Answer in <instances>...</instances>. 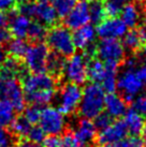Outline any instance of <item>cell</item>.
Masks as SVG:
<instances>
[{"label": "cell", "mask_w": 146, "mask_h": 147, "mask_svg": "<svg viewBox=\"0 0 146 147\" xmlns=\"http://www.w3.org/2000/svg\"><path fill=\"white\" fill-rule=\"evenodd\" d=\"M56 78L46 72L23 76L22 87L26 100L34 105H47L56 96Z\"/></svg>", "instance_id": "6da1fadb"}, {"label": "cell", "mask_w": 146, "mask_h": 147, "mask_svg": "<svg viewBox=\"0 0 146 147\" xmlns=\"http://www.w3.org/2000/svg\"><path fill=\"white\" fill-rule=\"evenodd\" d=\"M105 91L100 85L90 83L82 90L81 102L78 105V112L83 118L93 119L104 110Z\"/></svg>", "instance_id": "7a4b0ae2"}, {"label": "cell", "mask_w": 146, "mask_h": 147, "mask_svg": "<svg viewBox=\"0 0 146 147\" xmlns=\"http://www.w3.org/2000/svg\"><path fill=\"white\" fill-rule=\"evenodd\" d=\"M135 59H129L126 61L125 68L117 76V89L122 96L128 101H132L144 89V83L135 70Z\"/></svg>", "instance_id": "3957f363"}, {"label": "cell", "mask_w": 146, "mask_h": 147, "mask_svg": "<svg viewBox=\"0 0 146 147\" xmlns=\"http://www.w3.org/2000/svg\"><path fill=\"white\" fill-rule=\"evenodd\" d=\"M46 42L54 53L61 57H69L75 52L73 34L66 26H55L46 34Z\"/></svg>", "instance_id": "277c9868"}, {"label": "cell", "mask_w": 146, "mask_h": 147, "mask_svg": "<svg viewBox=\"0 0 146 147\" xmlns=\"http://www.w3.org/2000/svg\"><path fill=\"white\" fill-rule=\"evenodd\" d=\"M87 55L72 54L64 63L61 73L69 83L82 85L87 80Z\"/></svg>", "instance_id": "5b68a950"}, {"label": "cell", "mask_w": 146, "mask_h": 147, "mask_svg": "<svg viewBox=\"0 0 146 147\" xmlns=\"http://www.w3.org/2000/svg\"><path fill=\"white\" fill-rule=\"evenodd\" d=\"M0 99L8 101L17 112L24 110L27 101L23 87L15 78H0Z\"/></svg>", "instance_id": "8992f818"}, {"label": "cell", "mask_w": 146, "mask_h": 147, "mask_svg": "<svg viewBox=\"0 0 146 147\" xmlns=\"http://www.w3.org/2000/svg\"><path fill=\"white\" fill-rule=\"evenodd\" d=\"M49 47L42 42H34L28 46L24 58L26 68L32 73H41L46 71L49 57Z\"/></svg>", "instance_id": "52a82bcc"}, {"label": "cell", "mask_w": 146, "mask_h": 147, "mask_svg": "<svg viewBox=\"0 0 146 147\" xmlns=\"http://www.w3.org/2000/svg\"><path fill=\"white\" fill-rule=\"evenodd\" d=\"M39 123L45 134L49 135H59L64 133L67 125L65 114L53 106H45L41 109Z\"/></svg>", "instance_id": "ba28073f"}, {"label": "cell", "mask_w": 146, "mask_h": 147, "mask_svg": "<svg viewBox=\"0 0 146 147\" xmlns=\"http://www.w3.org/2000/svg\"><path fill=\"white\" fill-rule=\"evenodd\" d=\"M96 53L102 61L119 63L124 60L126 51L124 44L117 39H102L96 46Z\"/></svg>", "instance_id": "9c48e42d"}, {"label": "cell", "mask_w": 146, "mask_h": 147, "mask_svg": "<svg viewBox=\"0 0 146 147\" xmlns=\"http://www.w3.org/2000/svg\"><path fill=\"white\" fill-rule=\"evenodd\" d=\"M82 98L80 85L68 83L61 88L58 97V110L65 115L72 114L78 109Z\"/></svg>", "instance_id": "30bf717a"}, {"label": "cell", "mask_w": 146, "mask_h": 147, "mask_svg": "<svg viewBox=\"0 0 146 147\" xmlns=\"http://www.w3.org/2000/svg\"><path fill=\"white\" fill-rule=\"evenodd\" d=\"M127 27L119 17H109L104 18L99 23L96 28L97 36L101 39H119L127 32Z\"/></svg>", "instance_id": "8fae6325"}, {"label": "cell", "mask_w": 146, "mask_h": 147, "mask_svg": "<svg viewBox=\"0 0 146 147\" xmlns=\"http://www.w3.org/2000/svg\"><path fill=\"white\" fill-rule=\"evenodd\" d=\"M89 3L86 0L78 1L65 16V25L69 29H77L89 24Z\"/></svg>", "instance_id": "7c38bea8"}, {"label": "cell", "mask_w": 146, "mask_h": 147, "mask_svg": "<svg viewBox=\"0 0 146 147\" xmlns=\"http://www.w3.org/2000/svg\"><path fill=\"white\" fill-rule=\"evenodd\" d=\"M128 130L124 120H116L110 125L107 128L100 131L98 134V143L100 145H107L119 142L126 138Z\"/></svg>", "instance_id": "4fadbf2b"}, {"label": "cell", "mask_w": 146, "mask_h": 147, "mask_svg": "<svg viewBox=\"0 0 146 147\" xmlns=\"http://www.w3.org/2000/svg\"><path fill=\"white\" fill-rule=\"evenodd\" d=\"M97 37V31L93 25L87 24L75 29L73 33V41L75 49L82 51H89L93 47V44Z\"/></svg>", "instance_id": "5bb4252c"}, {"label": "cell", "mask_w": 146, "mask_h": 147, "mask_svg": "<svg viewBox=\"0 0 146 147\" xmlns=\"http://www.w3.org/2000/svg\"><path fill=\"white\" fill-rule=\"evenodd\" d=\"M97 130L98 129L91 119L82 118L76 123L73 133L84 146L87 147L97 138Z\"/></svg>", "instance_id": "9a60e30c"}, {"label": "cell", "mask_w": 146, "mask_h": 147, "mask_svg": "<svg viewBox=\"0 0 146 147\" xmlns=\"http://www.w3.org/2000/svg\"><path fill=\"white\" fill-rule=\"evenodd\" d=\"M104 110L105 113L109 114L112 118H120L126 114L127 112V100L122 94H117L115 92L109 94L105 96L104 101Z\"/></svg>", "instance_id": "2e32d148"}, {"label": "cell", "mask_w": 146, "mask_h": 147, "mask_svg": "<svg viewBox=\"0 0 146 147\" xmlns=\"http://www.w3.org/2000/svg\"><path fill=\"white\" fill-rule=\"evenodd\" d=\"M31 24L30 18L23 14H14L9 20V31L17 39H25L28 34L29 26Z\"/></svg>", "instance_id": "e0dca14e"}, {"label": "cell", "mask_w": 146, "mask_h": 147, "mask_svg": "<svg viewBox=\"0 0 146 147\" xmlns=\"http://www.w3.org/2000/svg\"><path fill=\"white\" fill-rule=\"evenodd\" d=\"M34 17L45 26H53V25L56 24L59 16H58L54 5H52L51 3L41 2L40 1L36 5Z\"/></svg>", "instance_id": "ac0fdd59"}, {"label": "cell", "mask_w": 146, "mask_h": 147, "mask_svg": "<svg viewBox=\"0 0 146 147\" xmlns=\"http://www.w3.org/2000/svg\"><path fill=\"white\" fill-rule=\"evenodd\" d=\"M124 123L126 125L128 132L132 135H138L142 133L143 129L145 127V118L144 116L138 113L135 110H127L126 114L124 115Z\"/></svg>", "instance_id": "d6986e66"}, {"label": "cell", "mask_w": 146, "mask_h": 147, "mask_svg": "<svg viewBox=\"0 0 146 147\" xmlns=\"http://www.w3.org/2000/svg\"><path fill=\"white\" fill-rule=\"evenodd\" d=\"M105 75L101 82V87L105 92L112 94L117 89L118 63L105 62Z\"/></svg>", "instance_id": "ffe728a7"}, {"label": "cell", "mask_w": 146, "mask_h": 147, "mask_svg": "<svg viewBox=\"0 0 146 147\" xmlns=\"http://www.w3.org/2000/svg\"><path fill=\"white\" fill-rule=\"evenodd\" d=\"M120 20L129 28H135L141 22V11L137 4L128 3L120 11Z\"/></svg>", "instance_id": "44dd1931"}, {"label": "cell", "mask_w": 146, "mask_h": 147, "mask_svg": "<svg viewBox=\"0 0 146 147\" xmlns=\"http://www.w3.org/2000/svg\"><path fill=\"white\" fill-rule=\"evenodd\" d=\"M24 67L20 65L18 59L13 57L7 58L3 65L0 67V78H16L20 75L24 76Z\"/></svg>", "instance_id": "7402d4cb"}, {"label": "cell", "mask_w": 146, "mask_h": 147, "mask_svg": "<svg viewBox=\"0 0 146 147\" xmlns=\"http://www.w3.org/2000/svg\"><path fill=\"white\" fill-rule=\"evenodd\" d=\"M105 62L101 59H90L87 65V78L93 83H101L105 75Z\"/></svg>", "instance_id": "603a6c76"}, {"label": "cell", "mask_w": 146, "mask_h": 147, "mask_svg": "<svg viewBox=\"0 0 146 147\" xmlns=\"http://www.w3.org/2000/svg\"><path fill=\"white\" fill-rule=\"evenodd\" d=\"M15 118V110L8 101L0 99V128L11 126Z\"/></svg>", "instance_id": "cb8c5ba5"}, {"label": "cell", "mask_w": 146, "mask_h": 147, "mask_svg": "<svg viewBox=\"0 0 146 147\" xmlns=\"http://www.w3.org/2000/svg\"><path fill=\"white\" fill-rule=\"evenodd\" d=\"M122 38H124L122 44L125 46V49H128L130 51H138L144 42V39L140 30H135V29L127 31Z\"/></svg>", "instance_id": "d4e9b609"}, {"label": "cell", "mask_w": 146, "mask_h": 147, "mask_svg": "<svg viewBox=\"0 0 146 147\" xmlns=\"http://www.w3.org/2000/svg\"><path fill=\"white\" fill-rule=\"evenodd\" d=\"M27 49H28V44L26 43L24 39L15 38L14 40H12L9 43L8 53L11 55V57L20 59V58H23L25 56Z\"/></svg>", "instance_id": "484cf974"}, {"label": "cell", "mask_w": 146, "mask_h": 147, "mask_svg": "<svg viewBox=\"0 0 146 147\" xmlns=\"http://www.w3.org/2000/svg\"><path fill=\"white\" fill-rule=\"evenodd\" d=\"M31 127H32V125L29 123L24 116H20L17 118H14L13 123H11L12 132L17 136H20V138L27 136Z\"/></svg>", "instance_id": "4316f807"}, {"label": "cell", "mask_w": 146, "mask_h": 147, "mask_svg": "<svg viewBox=\"0 0 146 147\" xmlns=\"http://www.w3.org/2000/svg\"><path fill=\"white\" fill-rule=\"evenodd\" d=\"M46 28L45 25L40 23L39 21L31 22V24L29 26L28 34L27 37L33 42H41L44 38H46Z\"/></svg>", "instance_id": "83f0119b"}, {"label": "cell", "mask_w": 146, "mask_h": 147, "mask_svg": "<svg viewBox=\"0 0 146 147\" xmlns=\"http://www.w3.org/2000/svg\"><path fill=\"white\" fill-rule=\"evenodd\" d=\"M131 2L132 0H106L104 4L106 15H109V17L117 16L122 11V9L126 4L131 3Z\"/></svg>", "instance_id": "f1b7e54d"}, {"label": "cell", "mask_w": 146, "mask_h": 147, "mask_svg": "<svg viewBox=\"0 0 146 147\" xmlns=\"http://www.w3.org/2000/svg\"><path fill=\"white\" fill-rule=\"evenodd\" d=\"M89 15H90V22H93L95 24L101 23L105 18V9L104 5L100 1H93V3L89 4Z\"/></svg>", "instance_id": "f546056e"}, {"label": "cell", "mask_w": 146, "mask_h": 147, "mask_svg": "<svg viewBox=\"0 0 146 147\" xmlns=\"http://www.w3.org/2000/svg\"><path fill=\"white\" fill-rule=\"evenodd\" d=\"M64 63H65V61H64L61 56L55 53L49 54L46 71H49V74H52V75H57V74L61 73L62 68H64Z\"/></svg>", "instance_id": "4dcf8cb0"}, {"label": "cell", "mask_w": 146, "mask_h": 147, "mask_svg": "<svg viewBox=\"0 0 146 147\" xmlns=\"http://www.w3.org/2000/svg\"><path fill=\"white\" fill-rule=\"evenodd\" d=\"M53 2L58 16L65 17L78 2V0H54Z\"/></svg>", "instance_id": "1f68e13d"}, {"label": "cell", "mask_w": 146, "mask_h": 147, "mask_svg": "<svg viewBox=\"0 0 146 147\" xmlns=\"http://www.w3.org/2000/svg\"><path fill=\"white\" fill-rule=\"evenodd\" d=\"M24 116L25 118L28 120L31 125H36V123H39L40 120V115H41V109L39 107V105H31L25 107L24 110Z\"/></svg>", "instance_id": "d6a6232c"}, {"label": "cell", "mask_w": 146, "mask_h": 147, "mask_svg": "<svg viewBox=\"0 0 146 147\" xmlns=\"http://www.w3.org/2000/svg\"><path fill=\"white\" fill-rule=\"evenodd\" d=\"M59 147H85L77 140L73 132H66L60 138V145Z\"/></svg>", "instance_id": "836d02e7"}, {"label": "cell", "mask_w": 146, "mask_h": 147, "mask_svg": "<svg viewBox=\"0 0 146 147\" xmlns=\"http://www.w3.org/2000/svg\"><path fill=\"white\" fill-rule=\"evenodd\" d=\"M111 145L112 147H144L142 140L137 138L135 135H132L130 138H125L117 143L111 144Z\"/></svg>", "instance_id": "e575fe53"}, {"label": "cell", "mask_w": 146, "mask_h": 147, "mask_svg": "<svg viewBox=\"0 0 146 147\" xmlns=\"http://www.w3.org/2000/svg\"><path fill=\"white\" fill-rule=\"evenodd\" d=\"M28 140L36 142V143H43L45 139V132L40 126H32L27 134Z\"/></svg>", "instance_id": "d590c367"}, {"label": "cell", "mask_w": 146, "mask_h": 147, "mask_svg": "<svg viewBox=\"0 0 146 147\" xmlns=\"http://www.w3.org/2000/svg\"><path fill=\"white\" fill-rule=\"evenodd\" d=\"M112 117L110 116L109 114H106V113H100V114L96 116L95 118H93V123H95V126L97 129L101 131L103 129H105L107 127L111 125V123H113V120H112Z\"/></svg>", "instance_id": "8d00e7d4"}, {"label": "cell", "mask_w": 146, "mask_h": 147, "mask_svg": "<svg viewBox=\"0 0 146 147\" xmlns=\"http://www.w3.org/2000/svg\"><path fill=\"white\" fill-rule=\"evenodd\" d=\"M15 141L11 132L4 128H0V147H14Z\"/></svg>", "instance_id": "74e56055"}, {"label": "cell", "mask_w": 146, "mask_h": 147, "mask_svg": "<svg viewBox=\"0 0 146 147\" xmlns=\"http://www.w3.org/2000/svg\"><path fill=\"white\" fill-rule=\"evenodd\" d=\"M132 105L133 110H135L138 113L146 116V94H140L138 97L132 100Z\"/></svg>", "instance_id": "f35d334b"}, {"label": "cell", "mask_w": 146, "mask_h": 147, "mask_svg": "<svg viewBox=\"0 0 146 147\" xmlns=\"http://www.w3.org/2000/svg\"><path fill=\"white\" fill-rule=\"evenodd\" d=\"M36 2L33 1H27V2H22L18 7V12L27 17H34V11H36Z\"/></svg>", "instance_id": "ab89813d"}, {"label": "cell", "mask_w": 146, "mask_h": 147, "mask_svg": "<svg viewBox=\"0 0 146 147\" xmlns=\"http://www.w3.org/2000/svg\"><path fill=\"white\" fill-rule=\"evenodd\" d=\"M60 145V138L57 135H49L43 141V147H59Z\"/></svg>", "instance_id": "60d3db41"}, {"label": "cell", "mask_w": 146, "mask_h": 147, "mask_svg": "<svg viewBox=\"0 0 146 147\" xmlns=\"http://www.w3.org/2000/svg\"><path fill=\"white\" fill-rule=\"evenodd\" d=\"M17 0H0V10L1 11H11L14 9Z\"/></svg>", "instance_id": "b9f144b4"}, {"label": "cell", "mask_w": 146, "mask_h": 147, "mask_svg": "<svg viewBox=\"0 0 146 147\" xmlns=\"http://www.w3.org/2000/svg\"><path fill=\"white\" fill-rule=\"evenodd\" d=\"M10 38H11V33L8 29H5L4 27H0V47L7 44L10 41Z\"/></svg>", "instance_id": "7bdbcfd3"}, {"label": "cell", "mask_w": 146, "mask_h": 147, "mask_svg": "<svg viewBox=\"0 0 146 147\" xmlns=\"http://www.w3.org/2000/svg\"><path fill=\"white\" fill-rule=\"evenodd\" d=\"M15 147H43L40 143H36L30 140H22L18 143L15 144Z\"/></svg>", "instance_id": "ee69618b"}, {"label": "cell", "mask_w": 146, "mask_h": 147, "mask_svg": "<svg viewBox=\"0 0 146 147\" xmlns=\"http://www.w3.org/2000/svg\"><path fill=\"white\" fill-rule=\"evenodd\" d=\"M9 23V17L7 16V14L0 10V27H4L5 25Z\"/></svg>", "instance_id": "f6af8a7d"}, {"label": "cell", "mask_w": 146, "mask_h": 147, "mask_svg": "<svg viewBox=\"0 0 146 147\" xmlns=\"http://www.w3.org/2000/svg\"><path fill=\"white\" fill-rule=\"evenodd\" d=\"M139 74H140V76L142 78V81L144 84H146V63L145 65H143L140 69L138 70Z\"/></svg>", "instance_id": "bcb514c9"}, {"label": "cell", "mask_w": 146, "mask_h": 147, "mask_svg": "<svg viewBox=\"0 0 146 147\" xmlns=\"http://www.w3.org/2000/svg\"><path fill=\"white\" fill-rule=\"evenodd\" d=\"M140 32H141L143 39H144V41H145V40H146V16L143 18L142 24H141V29H140Z\"/></svg>", "instance_id": "7dc6e473"}, {"label": "cell", "mask_w": 146, "mask_h": 147, "mask_svg": "<svg viewBox=\"0 0 146 147\" xmlns=\"http://www.w3.org/2000/svg\"><path fill=\"white\" fill-rule=\"evenodd\" d=\"M7 59V55H5V52H4L3 49L0 47V67L3 65L4 60Z\"/></svg>", "instance_id": "c3c4849f"}, {"label": "cell", "mask_w": 146, "mask_h": 147, "mask_svg": "<svg viewBox=\"0 0 146 147\" xmlns=\"http://www.w3.org/2000/svg\"><path fill=\"white\" fill-rule=\"evenodd\" d=\"M142 142L144 144V147H146V125L142 131Z\"/></svg>", "instance_id": "681fc988"}, {"label": "cell", "mask_w": 146, "mask_h": 147, "mask_svg": "<svg viewBox=\"0 0 146 147\" xmlns=\"http://www.w3.org/2000/svg\"><path fill=\"white\" fill-rule=\"evenodd\" d=\"M142 9L143 11L146 13V0H143V3H142Z\"/></svg>", "instance_id": "f907efd6"}, {"label": "cell", "mask_w": 146, "mask_h": 147, "mask_svg": "<svg viewBox=\"0 0 146 147\" xmlns=\"http://www.w3.org/2000/svg\"><path fill=\"white\" fill-rule=\"evenodd\" d=\"M143 56H144V58H145L146 59V44L144 45V46H143Z\"/></svg>", "instance_id": "816d5d0a"}, {"label": "cell", "mask_w": 146, "mask_h": 147, "mask_svg": "<svg viewBox=\"0 0 146 147\" xmlns=\"http://www.w3.org/2000/svg\"><path fill=\"white\" fill-rule=\"evenodd\" d=\"M41 2H46V3H51V2H53L54 0H40Z\"/></svg>", "instance_id": "f5cc1de1"}, {"label": "cell", "mask_w": 146, "mask_h": 147, "mask_svg": "<svg viewBox=\"0 0 146 147\" xmlns=\"http://www.w3.org/2000/svg\"><path fill=\"white\" fill-rule=\"evenodd\" d=\"M99 147H112V145H111V144H107V145H100Z\"/></svg>", "instance_id": "db71d44e"}, {"label": "cell", "mask_w": 146, "mask_h": 147, "mask_svg": "<svg viewBox=\"0 0 146 147\" xmlns=\"http://www.w3.org/2000/svg\"><path fill=\"white\" fill-rule=\"evenodd\" d=\"M20 2H27V1H32V0H18Z\"/></svg>", "instance_id": "11a10c76"}, {"label": "cell", "mask_w": 146, "mask_h": 147, "mask_svg": "<svg viewBox=\"0 0 146 147\" xmlns=\"http://www.w3.org/2000/svg\"><path fill=\"white\" fill-rule=\"evenodd\" d=\"M90 1H100V2H101L102 0H90Z\"/></svg>", "instance_id": "9f6ffc18"}]
</instances>
